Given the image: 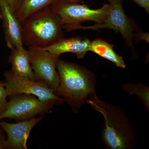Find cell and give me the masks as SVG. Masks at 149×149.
<instances>
[{"label":"cell","mask_w":149,"mask_h":149,"mask_svg":"<svg viewBox=\"0 0 149 149\" xmlns=\"http://www.w3.org/2000/svg\"><path fill=\"white\" fill-rule=\"evenodd\" d=\"M91 41L86 37H62L51 45L43 48L51 53L60 56L65 53H72L78 58H83L90 51Z\"/></svg>","instance_id":"8fae6325"},{"label":"cell","mask_w":149,"mask_h":149,"mask_svg":"<svg viewBox=\"0 0 149 149\" xmlns=\"http://www.w3.org/2000/svg\"><path fill=\"white\" fill-rule=\"evenodd\" d=\"M65 1H69L72 2L80 3L81 0H65Z\"/></svg>","instance_id":"ffe728a7"},{"label":"cell","mask_w":149,"mask_h":149,"mask_svg":"<svg viewBox=\"0 0 149 149\" xmlns=\"http://www.w3.org/2000/svg\"><path fill=\"white\" fill-rule=\"evenodd\" d=\"M123 89L126 93L137 95L149 112V89L148 87L142 84L127 83L123 85Z\"/></svg>","instance_id":"9a60e30c"},{"label":"cell","mask_w":149,"mask_h":149,"mask_svg":"<svg viewBox=\"0 0 149 149\" xmlns=\"http://www.w3.org/2000/svg\"><path fill=\"white\" fill-rule=\"evenodd\" d=\"M86 102L103 116L104 125L102 130L101 140L105 147L109 149H128L135 147V133L122 109L101 100L95 93Z\"/></svg>","instance_id":"6da1fadb"},{"label":"cell","mask_w":149,"mask_h":149,"mask_svg":"<svg viewBox=\"0 0 149 149\" xmlns=\"http://www.w3.org/2000/svg\"><path fill=\"white\" fill-rule=\"evenodd\" d=\"M10 99L0 114V120L4 118L22 121L29 120L37 115L45 113L56 104L53 101H42L35 95L27 94L16 95Z\"/></svg>","instance_id":"52a82bcc"},{"label":"cell","mask_w":149,"mask_h":149,"mask_svg":"<svg viewBox=\"0 0 149 149\" xmlns=\"http://www.w3.org/2000/svg\"><path fill=\"white\" fill-rule=\"evenodd\" d=\"M7 97L3 82L0 81V114L5 109L8 102L7 101Z\"/></svg>","instance_id":"2e32d148"},{"label":"cell","mask_w":149,"mask_h":149,"mask_svg":"<svg viewBox=\"0 0 149 149\" xmlns=\"http://www.w3.org/2000/svg\"><path fill=\"white\" fill-rule=\"evenodd\" d=\"M109 4V11L107 17L103 22L91 26L81 25L75 26L73 30L76 29H90L97 31L101 29H113L121 34L128 47L134 51L133 41L134 37L143 38V33L138 30L133 22L124 13L123 7V0H107Z\"/></svg>","instance_id":"5b68a950"},{"label":"cell","mask_w":149,"mask_h":149,"mask_svg":"<svg viewBox=\"0 0 149 149\" xmlns=\"http://www.w3.org/2000/svg\"><path fill=\"white\" fill-rule=\"evenodd\" d=\"M6 2L10 7L15 14H16L20 7L22 0H0Z\"/></svg>","instance_id":"e0dca14e"},{"label":"cell","mask_w":149,"mask_h":149,"mask_svg":"<svg viewBox=\"0 0 149 149\" xmlns=\"http://www.w3.org/2000/svg\"><path fill=\"white\" fill-rule=\"evenodd\" d=\"M113 47V45L102 39H97L91 41L90 51L113 63L116 66L125 68V65L122 57L115 52Z\"/></svg>","instance_id":"4fadbf2b"},{"label":"cell","mask_w":149,"mask_h":149,"mask_svg":"<svg viewBox=\"0 0 149 149\" xmlns=\"http://www.w3.org/2000/svg\"><path fill=\"white\" fill-rule=\"evenodd\" d=\"M141 7L143 8L148 14L149 13V0H133Z\"/></svg>","instance_id":"ac0fdd59"},{"label":"cell","mask_w":149,"mask_h":149,"mask_svg":"<svg viewBox=\"0 0 149 149\" xmlns=\"http://www.w3.org/2000/svg\"><path fill=\"white\" fill-rule=\"evenodd\" d=\"M29 62L37 80L42 81L54 92L59 85L57 62L60 56L51 53L42 48L29 47Z\"/></svg>","instance_id":"ba28073f"},{"label":"cell","mask_w":149,"mask_h":149,"mask_svg":"<svg viewBox=\"0 0 149 149\" xmlns=\"http://www.w3.org/2000/svg\"><path fill=\"white\" fill-rule=\"evenodd\" d=\"M56 67L60 81L54 93L77 109L95 93L93 74L84 68L59 58Z\"/></svg>","instance_id":"7a4b0ae2"},{"label":"cell","mask_w":149,"mask_h":149,"mask_svg":"<svg viewBox=\"0 0 149 149\" xmlns=\"http://www.w3.org/2000/svg\"><path fill=\"white\" fill-rule=\"evenodd\" d=\"M0 19L2 21L4 38L10 50L23 47L22 24L8 4L0 1Z\"/></svg>","instance_id":"30bf717a"},{"label":"cell","mask_w":149,"mask_h":149,"mask_svg":"<svg viewBox=\"0 0 149 149\" xmlns=\"http://www.w3.org/2000/svg\"><path fill=\"white\" fill-rule=\"evenodd\" d=\"M42 119L33 117L17 123H10L0 120V127L6 133V149H27V142L32 128Z\"/></svg>","instance_id":"9c48e42d"},{"label":"cell","mask_w":149,"mask_h":149,"mask_svg":"<svg viewBox=\"0 0 149 149\" xmlns=\"http://www.w3.org/2000/svg\"><path fill=\"white\" fill-rule=\"evenodd\" d=\"M8 62L12 66L10 70L14 74L37 80L30 65L28 52L24 47L11 50Z\"/></svg>","instance_id":"7c38bea8"},{"label":"cell","mask_w":149,"mask_h":149,"mask_svg":"<svg viewBox=\"0 0 149 149\" xmlns=\"http://www.w3.org/2000/svg\"><path fill=\"white\" fill-rule=\"evenodd\" d=\"M4 76L5 80L4 86L10 98L16 95L24 94L36 96L42 101H53L56 104L63 101L62 99L56 95L42 81L16 75L10 70L5 72Z\"/></svg>","instance_id":"8992f818"},{"label":"cell","mask_w":149,"mask_h":149,"mask_svg":"<svg viewBox=\"0 0 149 149\" xmlns=\"http://www.w3.org/2000/svg\"><path fill=\"white\" fill-rule=\"evenodd\" d=\"M22 24V42L29 47H47L64 35L61 20L51 6L36 12Z\"/></svg>","instance_id":"3957f363"},{"label":"cell","mask_w":149,"mask_h":149,"mask_svg":"<svg viewBox=\"0 0 149 149\" xmlns=\"http://www.w3.org/2000/svg\"><path fill=\"white\" fill-rule=\"evenodd\" d=\"M6 139L2 131V129H0V149H6Z\"/></svg>","instance_id":"d6986e66"},{"label":"cell","mask_w":149,"mask_h":149,"mask_svg":"<svg viewBox=\"0 0 149 149\" xmlns=\"http://www.w3.org/2000/svg\"><path fill=\"white\" fill-rule=\"evenodd\" d=\"M51 7L60 18L63 28L66 32L72 31L74 27L84 22L102 23L107 17L110 8L109 3L104 4L100 8L93 9L86 5L65 0H57Z\"/></svg>","instance_id":"277c9868"},{"label":"cell","mask_w":149,"mask_h":149,"mask_svg":"<svg viewBox=\"0 0 149 149\" xmlns=\"http://www.w3.org/2000/svg\"><path fill=\"white\" fill-rule=\"evenodd\" d=\"M57 0H22L20 7L15 14L21 23L36 12L52 6Z\"/></svg>","instance_id":"5bb4252c"}]
</instances>
